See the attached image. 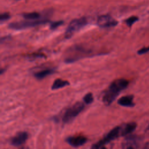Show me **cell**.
Wrapping results in <instances>:
<instances>
[{
	"mask_svg": "<svg viewBox=\"0 0 149 149\" xmlns=\"http://www.w3.org/2000/svg\"><path fill=\"white\" fill-rule=\"evenodd\" d=\"M129 81L125 79H119L113 81L102 98L103 102L106 105H109L116 98L119 93L127 87Z\"/></svg>",
	"mask_w": 149,
	"mask_h": 149,
	"instance_id": "obj_1",
	"label": "cell"
},
{
	"mask_svg": "<svg viewBox=\"0 0 149 149\" xmlns=\"http://www.w3.org/2000/svg\"><path fill=\"white\" fill-rule=\"evenodd\" d=\"M84 107V105L83 103L81 102H76L65 112L62 117L63 122L64 123H68L71 122L83 110Z\"/></svg>",
	"mask_w": 149,
	"mask_h": 149,
	"instance_id": "obj_2",
	"label": "cell"
},
{
	"mask_svg": "<svg viewBox=\"0 0 149 149\" xmlns=\"http://www.w3.org/2000/svg\"><path fill=\"white\" fill-rule=\"evenodd\" d=\"M87 24V20L85 17L75 19L72 20L69 24L65 31V37H70L74 33L79 31L82 27Z\"/></svg>",
	"mask_w": 149,
	"mask_h": 149,
	"instance_id": "obj_3",
	"label": "cell"
},
{
	"mask_svg": "<svg viewBox=\"0 0 149 149\" xmlns=\"http://www.w3.org/2000/svg\"><path fill=\"white\" fill-rule=\"evenodd\" d=\"M47 19H38L35 20H26V21H20L13 22L9 24V27L10 29H15V30H21L23 29H26L29 27H34L41 24H44L48 22Z\"/></svg>",
	"mask_w": 149,
	"mask_h": 149,
	"instance_id": "obj_4",
	"label": "cell"
},
{
	"mask_svg": "<svg viewBox=\"0 0 149 149\" xmlns=\"http://www.w3.org/2000/svg\"><path fill=\"white\" fill-rule=\"evenodd\" d=\"M118 23L117 20L108 14L101 15L97 19L98 25L103 28L114 27L118 24Z\"/></svg>",
	"mask_w": 149,
	"mask_h": 149,
	"instance_id": "obj_5",
	"label": "cell"
},
{
	"mask_svg": "<svg viewBox=\"0 0 149 149\" xmlns=\"http://www.w3.org/2000/svg\"><path fill=\"white\" fill-rule=\"evenodd\" d=\"M66 141L72 146L77 147L84 144L87 142V139L83 136L79 135L69 137L66 139Z\"/></svg>",
	"mask_w": 149,
	"mask_h": 149,
	"instance_id": "obj_6",
	"label": "cell"
},
{
	"mask_svg": "<svg viewBox=\"0 0 149 149\" xmlns=\"http://www.w3.org/2000/svg\"><path fill=\"white\" fill-rule=\"evenodd\" d=\"M28 138V134L26 132L17 133L10 139V144L14 146H19L24 143Z\"/></svg>",
	"mask_w": 149,
	"mask_h": 149,
	"instance_id": "obj_7",
	"label": "cell"
},
{
	"mask_svg": "<svg viewBox=\"0 0 149 149\" xmlns=\"http://www.w3.org/2000/svg\"><path fill=\"white\" fill-rule=\"evenodd\" d=\"M120 135H121V127L116 126L112 129L101 141H102L103 144H105L116 139Z\"/></svg>",
	"mask_w": 149,
	"mask_h": 149,
	"instance_id": "obj_8",
	"label": "cell"
},
{
	"mask_svg": "<svg viewBox=\"0 0 149 149\" xmlns=\"http://www.w3.org/2000/svg\"><path fill=\"white\" fill-rule=\"evenodd\" d=\"M133 96L132 95L123 96L118 100V103L120 105H122L123 107H132L134 105V104L133 102Z\"/></svg>",
	"mask_w": 149,
	"mask_h": 149,
	"instance_id": "obj_9",
	"label": "cell"
},
{
	"mask_svg": "<svg viewBox=\"0 0 149 149\" xmlns=\"http://www.w3.org/2000/svg\"><path fill=\"white\" fill-rule=\"evenodd\" d=\"M136 126L137 124L135 122L127 123L123 128L121 127V136H125L132 133L136 129Z\"/></svg>",
	"mask_w": 149,
	"mask_h": 149,
	"instance_id": "obj_10",
	"label": "cell"
},
{
	"mask_svg": "<svg viewBox=\"0 0 149 149\" xmlns=\"http://www.w3.org/2000/svg\"><path fill=\"white\" fill-rule=\"evenodd\" d=\"M54 72H55V70L52 69H43L42 70L36 72V73H34V76L36 79L41 80V79H42L45 78L46 76L54 73Z\"/></svg>",
	"mask_w": 149,
	"mask_h": 149,
	"instance_id": "obj_11",
	"label": "cell"
},
{
	"mask_svg": "<svg viewBox=\"0 0 149 149\" xmlns=\"http://www.w3.org/2000/svg\"><path fill=\"white\" fill-rule=\"evenodd\" d=\"M69 82L67 80H62L61 79H56L54 80L52 86H51V89L54 90H57L61 88H63L66 86L69 85Z\"/></svg>",
	"mask_w": 149,
	"mask_h": 149,
	"instance_id": "obj_12",
	"label": "cell"
},
{
	"mask_svg": "<svg viewBox=\"0 0 149 149\" xmlns=\"http://www.w3.org/2000/svg\"><path fill=\"white\" fill-rule=\"evenodd\" d=\"M23 17L27 20H35L40 19V14L38 12H29L24 13L22 15Z\"/></svg>",
	"mask_w": 149,
	"mask_h": 149,
	"instance_id": "obj_13",
	"label": "cell"
},
{
	"mask_svg": "<svg viewBox=\"0 0 149 149\" xmlns=\"http://www.w3.org/2000/svg\"><path fill=\"white\" fill-rule=\"evenodd\" d=\"M139 18L137 17V16H132L131 17H129V18H127L126 20H125V23L126 24L129 26V27H131L133 24L134 23H135L136 22H137Z\"/></svg>",
	"mask_w": 149,
	"mask_h": 149,
	"instance_id": "obj_14",
	"label": "cell"
},
{
	"mask_svg": "<svg viewBox=\"0 0 149 149\" xmlns=\"http://www.w3.org/2000/svg\"><path fill=\"white\" fill-rule=\"evenodd\" d=\"M84 102L87 104H90L93 101V96L91 93H88L86 94L83 97Z\"/></svg>",
	"mask_w": 149,
	"mask_h": 149,
	"instance_id": "obj_15",
	"label": "cell"
},
{
	"mask_svg": "<svg viewBox=\"0 0 149 149\" xmlns=\"http://www.w3.org/2000/svg\"><path fill=\"white\" fill-rule=\"evenodd\" d=\"M63 22L59 20V21H56V22H54L51 23V24H50V29L52 30L55 29L57 27H58L59 26H60L61 25H62L63 24Z\"/></svg>",
	"mask_w": 149,
	"mask_h": 149,
	"instance_id": "obj_16",
	"label": "cell"
},
{
	"mask_svg": "<svg viewBox=\"0 0 149 149\" xmlns=\"http://www.w3.org/2000/svg\"><path fill=\"white\" fill-rule=\"evenodd\" d=\"M10 17V15L9 13H6V12H5V13H1V17H0V20H1V22L2 23L6 20H7L8 19H9Z\"/></svg>",
	"mask_w": 149,
	"mask_h": 149,
	"instance_id": "obj_17",
	"label": "cell"
},
{
	"mask_svg": "<svg viewBox=\"0 0 149 149\" xmlns=\"http://www.w3.org/2000/svg\"><path fill=\"white\" fill-rule=\"evenodd\" d=\"M149 52V46L147 47H144V48H141L140 49H139L137 51V53H138V54L141 55V54H145L146 52Z\"/></svg>",
	"mask_w": 149,
	"mask_h": 149,
	"instance_id": "obj_18",
	"label": "cell"
},
{
	"mask_svg": "<svg viewBox=\"0 0 149 149\" xmlns=\"http://www.w3.org/2000/svg\"><path fill=\"white\" fill-rule=\"evenodd\" d=\"M103 144H103L102 141H100L99 142H98V143H95V144H93L90 149H99L100 147L102 145H103Z\"/></svg>",
	"mask_w": 149,
	"mask_h": 149,
	"instance_id": "obj_19",
	"label": "cell"
},
{
	"mask_svg": "<svg viewBox=\"0 0 149 149\" xmlns=\"http://www.w3.org/2000/svg\"><path fill=\"white\" fill-rule=\"evenodd\" d=\"M143 149H149V144H148V143L146 144L144 146V147H143Z\"/></svg>",
	"mask_w": 149,
	"mask_h": 149,
	"instance_id": "obj_20",
	"label": "cell"
},
{
	"mask_svg": "<svg viewBox=\"0 0 149 149\" xmlns=\"http://www.w3.org/2000/svg\"><path fill=\"white\" fill-rule=\"evenodd\" d=\"M126 149H134L133 147H128Z\"/></svg>",
	"mask_w": 149,
	"mask_h": 149,
	"instance_id": "obj_21",
	"label": "cell"
},
{
	"mask_svg": "<svg viewBox=\"0 0 149 149\" xmlns=\"http://www.w3.org/2000/svg\"><path fill=\"white\" fill-rule=\"evenodd\" d=\"M100 149H107L105 147H101V148Z\"/></svg>",
	"mask_w": 149,
	"mask_h": 149,
	"instance_id": "obj_22",
	"label": "cell"
},
{
	"mask_svg": "<svg viewBox=\"0 0 149 149\" xmlns=\"http://www.w3.org/2000/svg\"><path fill=\"white\" fill-rule=\"evenodd\" d=\"M148 129H149V126H148Z\"/></svg>",
	"mask_w": 149,
	"mask_h": 149,
	"instance_id": "obj_23",
	"label": "cell"
}]
</instances>
